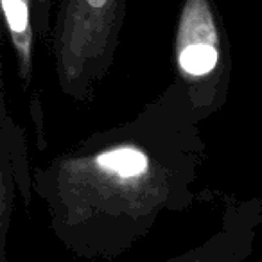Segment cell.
Here are the masks:
<instances>
[{"mask_svg":"<svg viewBox=\"0 0 262 262\" xmlns=\"http://www.w3.org/2000/svg\"><path fill=\"white\" fill-rule=\"evenodd\" d=\"M200 122L172 81L135 117L34 169L33 192L63 248L86 262H112L164 215L189 208L205 158Z\"/></svg>","mask_w":262,"mask_h":262,"instance_id":"1","label":"cell"},{"mask_svg":"<svg viewBox=\"0 0 262 262\" xmlns=\"http://www.w3.org/2000/svg\"><path fill=\"white\" fill-rule=\"evenodd\" d=\"M127 0H58L51 47L58 86L90 102L115 61Z\"/></svg>","mask_w":262,"mask_h":262,"instance_id":"2","label":"cell"},{"mask_svg":"<svg viewBox=\"0 0 262 262\" xmlns=\"http://www.w3.org/2000/svg\"><path fill=\"white\" fill-rule=\"evenodd\" d=\"M176 83L201 120L223 108L232 84V49L215 0H183L174 33Z\"/></svg>","mask_w":262,"mask_h":262,"instance_id":"3","label":"cell"},{"mask_svg":"<svg viewBox=\"0 0 262 262\" xmlns=\"http://www.w3.org/2000/svg\"><path fill=\"white\" fill-rule=\"evenodd\" d=\"M258 205H255L257 208ZM253 208V210H255ZM251 210V212H253ZM250 215L235 214L226 217L223 228L207 239L203 244L165 260H147V262H241L250 253L251 243L255 235V225L258 223V214L251 219Z\"/></svg>","mask_w":262,"mask_h":262,"instance_id":"4","label":"cell"},{"mask_svg":"<svg viewBox=\"0 0 262 262\" xmlns=\"http://www.w3.org/2000/svg\"><path fill=\"white\" fill-rule=\"evenodd\" d=\"M4 11L11 45L16 54V69L24 88H29L34 74V45H36V27H34V0H0Z\"/></svg>","mask_w":262,"mask_h":262,"instance_id":"5","label":"cell"},{"mask_svg":"<svg viewBox=\"0 0 262 262\" xmlns=\"http://www.w3.org/2000/svg\"><path fill=\"white\" fill-rule=\"evenodd\" d=\"M2 174H8L18 185L22 203H31L33 174H29L27 142L22 127L15 122L8 112L6 101H2Z\"/></svg>","mask_w":262,"mask_h":262,"instance_id":"6","label":"cell"},{"mask_svg":"<svg viewBox=\"0 0 262 262\" xmlns=\"http://www.w3.org/2000/svg\"><path fill=\"white\" fill-rule=\"evenodd\" d=\"M52 20H54V0H34V27L40 40L51 41Z\"/></svg>","mask_w":262,"mask_h":262,"instance_id":"7","label":"cell"}]
</instances>
